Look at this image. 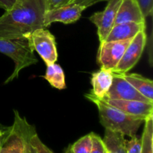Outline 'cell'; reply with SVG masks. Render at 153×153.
Here are the masks:
<instances>
[{
    "label": "cell",
    "instance_id": "cell-1",
    "mask_svg": "<svg viewBox=\"0 0 153 153\" xmlns=\"http://www.w3.org/2000/svg\"><path fill=\"white\" fill-rule=\"evenodd\" d=\"M46 11L44 0H17L0 16V38H28L35 30L46 28Z\"/></svg>",
    "mask_w": 153,
    "mask_h": 153
},
{
    "label": "cell",
    "instance_id": "cell-2",
    "mask_svg": "<svg viewBox=\"0 0 153 153\" xmlns=\"http://www.w3.org/2000/svg\"><path fill=\"white\" fill-rule=\"evenodd\" d=\"M85 97L97 105L100 123L105 129L120 132L124 136L127 135L131 137L136 135L139 128L144 122L143 118L125 113L102 99L97 98L91 93L85 94Z\"/></svg>",
    "mask_w": 153,
    "mask_h": 153
},
{
    "label": "cell",
    "instance_id": "cell-3",
    "mask_svg": "<svg viewBox=\"0 0 153 153\" xmlns=\"http://www.w3.org/2000/svg\"><path fill=\"white\" fill-rule=\"evenodd\" d=\"M36 134L35 128L14 110V122L13 125L5 127L1 138L0 153H27L28 143Z\"/></svg>",
    "mask_w": 153,
    "mask_h": 153
},
{
    "label": "cell",
    "instance_id": "cell-4",
    "mask_svg": "<svg viewBox=\"0 0 153 153\" xmlns=\"http://www.w3.org/2000/svg\"><path fill=\"white\" fill-rule=\"evenodd\" d=\"M0 52L12 58L15 64L14 70L5 80V84L17 78L22 69L38 62L34 53L29 37L16 39L0 38Z\"/></svg>",
    "mask_w": 153,
    "mask_h": 153
},
{
    "label": "cell",
    "instance_id": "cell-5",
    "mask_svg": "<svg viewBox=\"0 0 153 153\" xmlns=\"http://www.w3.org/2000/svg\"><path fill=\"white\" fill-rule=\"evenodd\" d=\"M34 50L37 51L46 65L58 60L56 41L53 34L46 28H38L29 35Z\"/></svg>",
    "mask_w": 153,
    "mask_h": 153
},
{
    "label": "cell",
    "instance_id": "cell-6",
    "mask_svg": "<svg viewBox=\"0 0 153 153\" xmlns=\"http://www.w3.org/2000/svg\"><path fill=\"white\" fill-rule=\"evenodd\" d=\"M131 39L101 42L97 53V62L100 68L113 70L120 61Z\"/></svg>",
    "mask_w": 153,
    "mask_h": 153
},
{
    "label": "cell",
    "instance_id": "cell-7",
    "mask_svg": "<svg viewBox=\"0 0 153 153\" xmlns=\"http://www.w3.org/2000/svg\"><path fill=\"white\" fill-rule=\"evenodd\" d=\"M146 35L145 30L137 33L126 49L120 61L114 69L113 73L123 74H126L137 64L143 54L146 46Z\"/></svg>",
    "mask_w": 153,
    "mask_h": 153
},
{
    "label": "cell",
    "instance_id": "cell-8",
    "mask_svg": "<svg viewBox=\"0 0 153 153\" xmlns=\"http://www.w3.org/2000/svg\"><path fill=\"white\" fill-rule=\"evenodd\" d=\"M107 2V6L102 11L96 12L89 17L90 21L97 26L100 43L105 40L114 25L115 17L121 0H108Z\"/></svg>",
    "mask_w": 153,
    "mask_h": 153
},
{
    "label": "cell",
    "instance_id": "cell-9",
    "mask_svg": "<svg viewBox=\"0 0 153 153\" xmlns=\"http://www.w3.org/2000/svg\"><path fill=\"white\" fill-rule=\"evenodd\" d=\"M104 99L135 100L152 103L139 93L126 80H125L122 74L116 73H114L113 82Z\"/></svg>",
    "mask_w": 153,
    "mask_h": 153
},
{
    "label": "cell",
    "instance_id": "cell-10",
    "mask_svg": "<svg viewBox=\"0 0 153 153\" xmlns=\"http://www.w3.org/2000/svg\"><path fill=\"white\" fill-rule=\"evenodd\" d=\"M86 8L77 4H69L52 10H46L44 15V25L47 28L52 22L70 24L79 20Z\"/></svg>",
    "mask_w": 153,
    "mask_h": 153
},
{
    "label": "cell",
    "instance_id": "cell-11",
    "mask_svg": "<svg viewBox=\"0 0 153 153\" xmlns=\"http://www.w3.org/2000/svg\"><path fill=\"white\" fill-rule=\"evenodd\" d=\"M108 104L123 111L125 113L146 119L153 115V103L135 100L102 99Z\"/></svg>",
    "mask_w": 153,
    "mask_h": 153
},
{
    "label": "cell",
    "instance_id": "cell-12",
    "mask_svg": "<svg viewBox=\"0 0 153 153\" xmlns=\"http://www.w3.org/2000/svg\"><path fill=\"white\" fill-rule=\"evenodd\" d=\"M124 22H144L145 20L135 0H121L115 17L114 25Z\"/></svg>",
    "mask_w": 153,
    "mask_h": 153
},
{
    "label": "cell",
    "instance_id": "cell-13",
    "mask_svg": "<svg viewBox=\"0 0 153 153\" xmlns=\"http://www.w3.org/2000/svg\"><path fill=\"white\" fill-rule=\"evenodd\" d=\"M114 73L111 70L100 68L91 75V83L92 85L91 94L98 99H104L112 85Z\"/></svg>",
    "mask_w": 153,
    "mask_h": 153
},
{
    "label": "cell",
    "instance_id": "cell-14",
    "mask_svg": "<svg viewBox=\"0 0 153 153\" xmlns=\"http://www.w3.org/2000/svg\"><path fill=\"white\" fill-rule=\"evenodd\" d=\"M145 30L144 22H124L114 25L106 38V41L132 39L137 33Z\"/></svg>",
    "mask_w": 153,
    "mask_h": 153
},
{
    "label": "cell",
    "instance_id": "cell-15",
    "mask_svg": "<svg viewBox=\"0 0 153 153\" xmlns=\"http://www.w3.org/2000/svg\"><path fill=\"white\" fill-rule=\"evenodd\" d=\"M122 75L139 93L153 103V82L152 80L135 73H126Z\"/></svg>",
    "mask_w": 153,
    "mask_h": 153
},
{
    "label": "cell",
    "instance_id": "cell-16",
    "mask_svg": "<svg viewBox=\"0 0 153 153\" xmlns=\"http://www.w3.org/2000/svg\"><path fill=\"white\" fill-rule=\"evenodd\" d=\"M106 153H127L126 149V139L120 132L105 129L103 139Z\"/></svg>",
    "mask_w": 153,
    "mask_h": 153
},
{
    "label": "cell",
    "instance_id": "cell-17",
    "mask_svg": "<svg viewBox=\"0 0 153 153\" xmlns=\"http://www.w3.org/2000/svg\"><path fill=\"white\" fill-rule=\"evenodd\" d=\"M43 78L55 88L62 90L67 87L64 70L59 64L56 63L46 65V74L43 76Z\"/></svg>",
    "mask_w": 153,
    "mask_h": 153
},
{
    "label": "cell",
    "instance_id": "cell-18",
    "mask_svg": "<svg viewBox=\"0 0 153 153\" xmlns=\"http://www.w3.org/2000/svg\"><path fill=\"white\" fill-rule=\"evenodd\" d=\"M141 153H153V115L144 120Z\"/></svg>",
    "mask_w": 153,
    "mask_h": 153
},
{
    "label": "cell",
    "instance_id": "cell-19",
    "mask_svg": "<svg viewBox=\"0 0 153 153\" xmlns=\"http://www.w3.org/2000/svg\"><path fill=\"white\" fill-rule=\"evenodd\" d=\"M91 136L89 134L78 140L71 145V148L73 153H91Z\"/></svg>",
    "mask_w": 153,
    "mask_h": 153
},
{
    "label": "cell",
    "instance_id": "cell-20",
    "mask_svg": "<svg viewBox=\"0 0 153 153\" xmlns=\"http://www.w3.org/2000/svg\"><path fill=\"white\" fill-rule=\"evenodd\" d=\"M140 7L145 20V26L148 19L152 21L153 16V0H135Z\"/></svg>",
    "mask_w": 153,
    "mask_h": 153
},
{
    "label": "cell",
    "instance_id": "cell-21",
    "mask_svg": "<svg viewBox=\"0 0 153 153\" xmlns=\"http://www.w3.org/2000/svg\"><path fill=\"white\" fill-rule=\"evenodd\" d=\"M91 153H106L105 146L103 140L97 134L91 132Z\"/></svg>",
    "mask_w": 153,
    "mask_h": 153
},
{
    "label": "cell",
    "instance_id": "cell-22",
    "mask_svg": "<svg viewBox=\"0 0 153 153\" xmlns=\"http://www.w3.org/2000/svg\"><path fill=\"white\" fill-rule=\"evenodd\" d=\"M141 138L136 135L131 136L130 140H126V149L127 153H141Z\"/></svg>",
    "mask_w": 153,
    "mask_h": 153
},
{
    "label": "cell",
    "instance_id": "cell-23",
    "mask_svg": "<svg viewBox=\"0 0 153 153\" xmlns=\"http://www.w3.org/2000/svg\"><path fill=\"white\" fill-rule=\"evenodd\" d=\"M31 145L37 149L38 153H54L50 148H48L41 140H40V137L38 135L36 134L34 136L31 137V140H30Z\"/></svg>",
    "mask_w": 153,
    "mask_h": 153
},
{
    "label": "cell",
    "instance_id": "cell-24",
    "mask_svg": "<svg viewBox=\"0 0 153 153\" xmlns=\"http://www.w3.org/2000/svg\"><path fill=\"white\" fill-rule=\"evenodd\" d=\"M46 10H50L61 6L70 4L72 0H44Z\"/></svg>",
    "mask_w": 153,
    "mask_h": 153
},
{
    "label": "cell",
    "instance_id": "cell-25",
    "mask_svg": "<svg viewBox=\"0 0 153 153\" xmlns=\"http://www.w3.org/2000/svg\"><path fill=\"white\" fill-rule=\"evenodd\" d=\"M104 1H108V0H72L70 2V4H77L79 5L84 6L87 8L94 5L97 3Z\"/></svg>",
    "mask_w": 153,
    "mask_h": 153
},
{
    "label": "cell",
    "instance_id": "cell-26",
    "mask_svg": "<svg viewBox=\"0 0 153 153\" xmlns=\"http://www.w3.org/2000/svg\"><path fill=\"white\" fill-rule=\"evenodd\" d=\"M17 0H0V8L5 10L11 8Z\"/></svg>",
    "mask_w": 153,
    "mask_h": 153
},
{
    "label": "cell",
    "instance_id": "cell-27",
    "mask_svg": "<svg viewBox=\"0 0 153 153\" xmlns=\"http://www.w3.org/2000/svg\"><path fill=\"white\" fill-rule=\"evenodd\" d=\"M27 153H38V152L31 145V142H29L28 145V148H27Z\"/></svg>",
    "mask_w": 153,
    "mask_h": 153
},
{
    "label": "cell",
    "instance_id": "cell-28",
    "mask_svg": "<svg viewBox=\"0 0 153 153\" xmlns=\"http://www.w3.org/2000/svg\"><path fill=\"white\" fill-rule=\"evenodd\" d=\"M4 131H5V127H1V128H0V146H1V138H2L3 135H4Z\"/></svg>",
    "mask_w": 153,
    "mask_h": 153
},
{
    "label": "cell",
    "instance_id": "cell-29",
    "mask_svg": "<svg viewBox=\"0 0 153 153\" xmlns=\"http://www.w3.org/2000/svg\"><path fill=\"white\" fill-rule=\"evenodd\" d=\"M65 153H73V150H72V148H71V145H70L68 147H67V148L65 151Z\"/></svg>",
    "mask_w": 153,
    "mask_h": 153
}]
</instances>
